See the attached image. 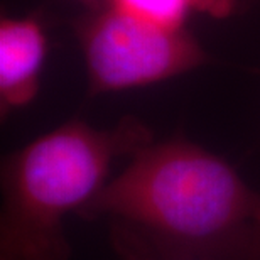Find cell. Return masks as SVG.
Returning a JSON list of instances; mask_svg holds the SVG:
<instances>
[{
  "label": "cell",
  "mask_w": 260,
  "mask_h": 260,
  "mask_svg": "<svg viewBox=\"0 0 260 260\" xmlns=\"http://www.w3.org/2000/svg\"><path fill=\"white\" fill-rule=\"evenodd\" d=\"M78 216L105 223L125 260H205L243 247L260 218V193L188 139L152 140Z\"/></svg>",
  "instance_id": "1"
},
{
  "label": "cell",
  "mask_w": 260,
  "mask_h": 260,
  "mask_svg": "<svg viewBox=\"0 0 260 260\" xmlns=\"http://www.w3.org/2000/svg\"><path fill=\"white\" fill-rule=\"evenodd\" d=\"M154 140L135 117L98 128L61 123L2 160L0 260H68L64 221L80 215L112 178L117 160Z\"/></svg>",
  "instance_id": "2"
},
{
  "label": "cell",
  "mask_w": 260,
  "mask_h": 260,
  "mask_svg": "<svg viewBox=\"0 0 260 260\" xmlns=\"http://www.w3.org/2000/svg\"><path fill=\"white\" fill-rule=\"evenodd\" d=\"M73 30L91 96L157 85L210 61L188 27L171 29L147 22L108 0L86 5Z\"/></svg>",
  "instance_id": "3"
},
{
  "label": "cell",
  "mask_w": 260,
  "mask_h": 260,
  "mask_svg": "<svg viewBox=\"0 0 260 260\" xmlns=\"http://www.w3.org/2000/svg\"><path fill=\"white\" fill-rule=\"evenodd\" d=\"M48 36L36 15L0 20V112L2 117L25 108L38 96L46 59Z\"/></svg>",
  "instance_id": "4"
},
{
  "label": "cell",
  "mask_w": 260,
  "mask_h": 260,
  "mask_svg": "<svg viewBox=\"0 0 260 260\" xmlns=\"http://www.w3.org/2000/svg\"><path fill=\"white\" fill-rule=\"evenodd\" d=\"M127 14L147 22L171 29L188 27L189 14L196 10V0H108Z\"/></svg>",
  "instance_id": "5"
},
{
  "label": "cell",
  "mask_w": 260,
  "mask_h": 260,
  "mask_svg": "<svg viewBox=\"0 0 260 260\" xmlns=\"http://www.w3.org/2000/svg\"><path fill=\"white\" fill-rule=\"evenodd\" d=\"M238 0H196V10L213 19H225L237 9Z\"/></svg>",
  "instance_id": "6"
},
{
  "label": "cell",
  "mask_w": 260,
  "mask_h": 260,
  "mask_svg": "<svg viewBox=\"0 0 260 260\" xmlns=\"http://www.w3.org/2000/svg\"><path fill=\"white\" fill-rule=\"evenodd\" d=\"M243 247L248 248V252H250V257L253 260H260V218L257 220V223L253 225V228L248 233L245 243H243Z\"/></svg>",
  "instance_id": "7"
},
{
  "label": "cell",
  "mask_w": 260,
  "mask_h": 260,
  "mask_svg": "<svg viewBox=\"0 0 260 260\" xmlns=\"http://www.w3.org/2000/svg\"><path fill=\"white\" fill-rule=\"evenodd\" d=\"M80 2H83L85 5H91V4H96V2H100V0H80Z\"/></svg>",
  "instance_id": "8"
},
{
  "label": "cell",
  "mask_w": 260,
  "mask_h": 260,
  "mask_svg": "<svg viewBox=\"0 0 260 260\" xmlns=\"http://www.w3.org/2000/svg\"><path fill=\"white\" fill-rule=\"evenodd\" d=\"M238 2H242V0H238ZM243 2H260V0H243Z\"/></svg>",
  "instance_id": "9"
}]
</instances>
